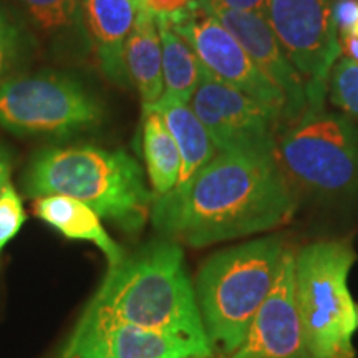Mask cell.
<instances>
[{
	"label": "cell",
	"mask_w": 358,
	"mask_h": 358,
	"mask_svg": "<svg viewBox=\"0 0 358 358\" xmlns=\"http://www.w3.org/2000/svg\"><path fill=\"white\" fill-rule=\"evenodd\" d=\"M163 53L164 95L189 103L201 82L203 65L181 35H178L163 15L156 17Z\"/></svg>",
	"instance_id": "obj_20"
},
{
	"label": "cell",
	"mask_w": 358,
	"mask_h": 358,
	"mask_svg": "<svg viewBox=\"0 0 358 358\" xmlns=\"http://www.w3.org/2000/svg\"><path fill=\"white\" fill-rule=\"evenodd\" d=\"M124 62L131 85L140 92L143 108L153 106L164 95L163 53L156 17L145 7L138 8L127 38Z\"/></svg>",
	"instance_id": "obj_17"
},
{
	"label": "cell",
	"mask_w": 358,
	"mask_h": 358,
	"mask_svg": "<svg viewBox=\"0 0 358 358\" xmlns=\"http://www.w3.org/2000/svg\"><path fill=\"white\" fill-rule=\"evenodd\" d=\"M211 357L213 352L173 335L131 325H105L92 330H71L53 358H182Z\"/></svg>",
	"instance_id": "obj_13"
},
{
	"label": "cell",
	"mask_w": 358,
	"mask_h": 358,
	"mask_svg": "<svg viewBox=\"0 0 358 358\" xmlns=\"http://www.w3.org/2000/svg\"><path fill=\"white\" fill-rule=\"evenodd\" d=\"M189 105L208 129L217 153L275 156L280 116L261 101L214 77L204 66Z\"/></svg>",
	"instance_id": "obj_9"
},
{
	"label": "cell",
	"mask_w": 358,
	"mask_h": 358,
	"mask_svg": "<svg viewBox=\"0 0 358 358\" xmlns=\"http://www.w3.org/2000/svg\"><path fill=\"white\" fill-rule=\"evenodd\" d=\"M287 248L272 234L219 250L203 264L194 290L213 350L232 355L243 343L274 287Z\"/></svg>",
	"instance_id": "obj_4"
},
{
	"label": "cell",
	"mask_w": 358,
	"mask_h": 358,
	"mask_svg": "<svg viewBox=\"0 0 358 358\" xmlns=\"http://www.w3.org/2000/svg\"><path fill=\"white\" fill-rule=\"evenodd\" d=\"M295 211V187L275 156L217 153L185 182L155 198L150 219L163 239L208 248L275 229Z\"/></svg>",
	"instance_id": "obj_1"
},
{
	"label": "cell",
	"mask_w": 358,
	"mask_h": 358,
	"mask_svg": "<svg viewBox=\"0 0 358 358\" xmlns=\"http://www.w3.org/2000/svg\"><path fill=\"white\" fill-rule=\"evenodd\" d=\"M334 17L340 37L352 35L358 20V0H337L334 6Z\"/></svg>",
	"instance_id": "obj_24"
},
{
	"label": "cell",
	"mask_w": 358,
	"mask_h": 358,
	"mask_svg": "<svg viewBox=\"0 0 358 358\" xmlns=\"http://www.w3.org/2000/svg\"><path fill=\"white\" fill-rule=\"evenodd\" d=\"M29 198L69 196L127 234H138L151 216L155 194L145 171L124 150L93 145L52 146L37 151L22 176Z\"/></svg>",
	"instance_id": "obj_3"
},
{
	"label": "cell",
	"mask_w": 358,
	"mask_h": 358,
	"mask_svg": "<svg viewBox=\"0 0 358 358\" xmlns=\"http://www.w3.org/2000/svg\"><path fill=\"white\" fill-rule=\"evenodd\" d=\"M295 250L287 248L271 294L231 358H313L295 303Z\"/></svg>",
	"instance_id": "obj_11"
},
{
	"label": "cell",
	"mask_w": 358,
	"mask_h": 358,
	"mask_svg": "<svg viewBox=\"0 0 358 358\" xmlns=\"http://www.w3.org/2000/svg\"><path fill=\"white\" fill-rule=\"evenodd\" d=\"M192 2L194 0H141V7L150 10L155 17L173 15V13L191 6Z\"/></svg>",
	"instance_id": "obj_26"
},
{
	"label": "cell",
	"mask_w": 358,
	"mask_h": 358,
	"mask_svg": "<svg viewBox=\"0 0 358 358\" xmlns=\"http://www.w3.org/2000/svg\"><path fill=\"white\" fill-rule=\"evenodd\" d=\"M163 17L174 32L191 45L204 69L261 101L280 116V124L284 123L287 110L284 93L259 70L243 45L208 8L201 6L199 0H194L191 6L173 15Z\"/></svg>",
	"instance_id": "obj_10"
},
{
	"label": "cell",
	"mask_w": 358,
	"mask_h": 358,
	"mask_svg": "<svg viewBox=\"0 0 358 358\" xmlns=\"http://www.w3.org/2000/svg\"><path fill=\"white\" fill-rule=\"evenodd\" d=\"M208 8L229 32L234 35L237 42L243 45L248 55L259 66L266 77L284 93L287 101L284 122L292 123L303 111L308 108V100L301 75L290 64V60L282 50L279 40L272 32L271 25L264 15L254 12H239L224 7Z\"/></svg>",
	"instance_id": "obj_12"
},
{
	"label": "cell",
	"mask_w": 358,
	"mask_h": 358,
	"mask_svg": "<svg viewBox=\"0 0 358 358\" xmlns=\"http://www.w3.org/2000/svg\"><path fill=\"white\" fill-rule=\"evenodd\" d=\"M340 48H343L348 58L358 64V35H345L340 37Z\"/></svg>",
	"instance_id": "obj_28"
},
{
	"label": "cell",
	"mask_w": 358,
	"mask_h": 358,
	"mask_svg": "<svg viewBox=\"0 0 358 358\" xmlns=\"http://www.w3.org/2000/svg\"><path fill=\"white\" fill-rule=\"evenodd\" d=\"M34 213L62 236L96 245L108 262V268L118 266L127 256L122 245L116 244L103 227L101 217L82 201L58 194L42 196L35 199Z\"/></svg>",
	"instance_id": "obj_16"
},
{
	"label": "cell",
	"mask_w": 358,
	"mask_h": 358,
	"mask_svg": "<svg viewBox=\"0 0 358 358\" xmlns=\"http://www.w3.org/2000/svg\"><path fill=\"white\" fill-rule=\"evenodd\" d=\"M330 100L353 118L358 120V64L342 58L330 73Z\"/></svg>",
	"instance_id": "obj_22"
},
{
	"label": "cell",
	"mask_w": 358,
	"mask_h": 358,
	"mask_svg": "<svg viewBox=\"0 0 358 358\" xmlns=\"http://www.w3.org/2000/svg\"><path fill=\"white\" fill-rule=\"evenodd\" d=\"M355 315H357V327H358V303L355 306Z\"/></svg>",
	"instance_id": "obj_30"
},
{
	"label": "cell",
	"mask_w": 358,
	"mask_h": 358,
	"mask_svg": "<svg viewBox=\"0 0 358 358\" xmlns=\"http://www.w3.org/2000/svg\"><path fill=\"white\" fill-rule=\"evenodd\" d=\"M116 324L186 338L214 352L181 244L153 241L108 268L73 330Z\"/></svg>",
	"instance_id": "obj_2"
},
{
	"label": "cell",
	"mask_w": 358,
	"mask_h": 358,
	"mask_svg": "<svg viewBox=\"0 0 358 358\" xmlns=\"http://www.w3.org/2000/svg\"><path fill=\"white\" fill-rule=\"evenodd\" d=\"M134 0H83V17L100 70L116 87L129 88L124 45L136 19Z\"/></svg>",
	"instance_id": "obj_15"
},
{
	"label": "cell",
	"mask_w": 358,
	"mask_h": 358,
	"mask_svg": "<svg viewBox=\"0 0 358 358\" xmlns=\"http://www.w3.org/2000/svg\"><path fill=\"white\" fill-rule=\"evenodd\" d=\"M334 0H268L266 19L301 75L308 106H324L340 55Z\"/></svg>",
	"instance_id": "obj_8"
},
{
	"label": "cell",
	"mask_w": 358,
	"mask_h": 358,
	"mask_svg": "<svg viewBox=\"0 0 358 358\" xmlns=\"http://www.w3.org/2000/svg\"><path fill=\"white\" fill-rule=\"evenodd\" d=\"M134 2H136V3H138V6H140V7H141V0H134Z\"/></svg>",
	"instance_id": "obj_31"
},
{
	"label": "cell",
	"mask_w": 358,
	"mask_h": 358,
	"mask_svg": "<svg viewBox=\"0 0 358 358\" xmlns=\"http://www.w3.org/2000/svg\"><path fill=\"white\" fill-rule=\"evenodd\" d=\"M37 50L32 34L19 17L0 6V83L25 71Z\"/></svg>",
	"instance_id": "obj_21"
},
{
	"label": "cell",
	"mask_w": 358,
	"mask_h": 358,
	"mask_svg": "<svg viewBox=\"0 0 358 358\" xmlns=\"http://www.w3.org/2000/svg\"><path fill=\"white\" fill-rule=\"evenodd\" d=\"M19 19L47 55L82 64L93 47L83 17V0H13Z\"/></svg>",
	"instance_id": "obj_14"
},
{
	"label": "cell",
	"mask_w": 358,
	"mask_h": 358,
	"mask_svg": "<svg viewBox=\"0 0 358 358\" xmlns=\"http://www.w3.org/2000/svg\"><path fill=\"white\" fill-rule=\"evenodd\" d=\"M103 120L100 98L70 71H22L0 83V128L17 136L70 138Z\"/></svg>",
	"instance_id": "obj_7"
},
{
	"label": "cell",
	"mask_w": 358,
	"mask_h": 358,
	"mask_svg": "<svg viewBox=\"0 0 358 358\" xmlns=\"http://www.w3.org/2000/svg\"><path fill=\"white\" fill-rule=\"evenodd\" d=\"M357 261L350 241L325 239L295 252V303L313 358H353L357 315L348 274Z\"/></svg>",
	"instance_id": "obj_5"
},
{
	"label": "cell",
	"mask_w": 358,
	"mask_h": 358,
	"mask_svg": "<svg viewBox=\"0 0 358 358\" xmlns=\"http://www.w3.org/2000/svg\"><path fill=\"white\" fill-rule=\"evenodd\" d=\"M208 7H224L239 12H254L266 17L268 8V0H199Z\"/></svg>",
	"instance_id": "obj_25"
},
{
	"label": "cell",
	"mask_w": 358,
	"mask_h": 358,
	"mask_svg": "<svg viewBox=\"0 0 358 358\" xmlns=\"http://www.w3.org/2000/svg\"><path fill=\"white\" fill-rule=\"evenodd\" d=\"M275 159L294 187L322 198L358 189V133L345 116L308 106L289 123L275 146Z\"/></svg>",
	"instance_id": "obj_6"
},
{
	"label": "cell",
	"mask_w": 358,
	"mask_h": 358,
	"mask_svg": "<svg viewBox=\"0 0 358 358\" xmlns=\"http://www.w3.org/2000/svg\"><path fill=\"white\" fill-rule=\"evenodd\" d=\"M143 156L155 198L178 186L181 176V155L173 134L156 110L143 108Z\"/></svg>",
	"instance_id": "obj_19"
},
{
	"label": "cell",
	"mask_w": 358,
	"mask_h": 358,
	"mask_svg": "<svg viewBox=\"0 0 358 358\" xmlns=\"http://www.w3.org/2000/svg\"><path fill=\"white\" fill-rule=\"evenodd\" d=\"M146 108L156 110L163 116L169 133L176 141L179 155H181V176H179L178 185L185 182L217 155L208 129L204 128L203 122L191 108L189 103L171 96H161L159 101Z\"/></svg>",
	"instance_id": "obj_18"
},
{
	"label": "cell",
	"mask_w": 358,
	"mask_h": 358,
	"mask_svg": "<svg viewBox=\"0 0 358 358\" xmlns=\"http://www.w3.org/2000/svg\"><path fill=\"white\" fill-rule=\"evenodd\" d=\"M25 209L20 194L10 182L0 196V252L19 234L25 222Z\"/></svg>",
	"instance_id": "obj_23"
},
{
	"label": "cell",
	"mask_w": 358,
	"mask_h": 358,
	"mask_svg": "<svg viewBox=\"0 0 358 358\" xmlns=\"http://www.w3.org/2000/svg\"><path fill=\"white\" fill-rule=\"evenodd\" d=\"M12 174V155L7 146L0 143V196H2L3 187L10 182Z\"/></svg>",
	"instance_id": "obj_27"
},
{
	"label": "cell",
	"mask_w": 358,
	"mask_h": 358,
	"mask_svg": "<svg viewBox=\"0 0 358 358\" xmlns=\"http://www.w3.org/2000/svg\"><path fill=\"white\" fill-rule=\"evenodd\" d=\"M182 358H209V357H201V355H187V357H182Z\"/></svg>",
	"instance_id": "obj_29"
}]
</instances>
